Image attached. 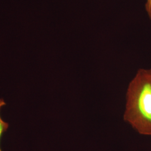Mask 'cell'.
I'll use <instances>...</instances> for the list:
<instances>
[{
    "label": "cell",
    "instance_id": "2",
    "mask_svg": "<svg viewBox=\"0 0 151 151\" xmlns=\"http://www.w3.org/2000/svg\"><path fill=\"white\" fill-rule=\"evenodd\" d=\"M6 105V103L5 101L2 99H0V110L1 108ZM9 124L5 122H4L0 116V140L2 134L5 132L9 128ZM0 151H2L1 147H0Z\"/></svg>",
    "mask_w": 151,
    "mask_h": 151
},
{
    "label": "cell",
    "instance_id": "1",
    "mask_svg": "<svg viewBox=\"0 0 151 151\" xmlns=\"http://www.w3.org/2000/svg\"><path fill=\"white\" fill-rule=\"evenodd\" d=\"M124 119L139 134L151 135V68L139 70L130 82Z\"/></svg>",
    "mask_w": 151,
    "mask_h": 151
},
{
    "label": "cell",
    "instance_id": "3",
    "mask_svg": "<svg viewBox=\"0 0 151 151\" xmlns=\"http://www.w3.org/2000/svg\"><path fill=\"white\" fill-rule=\"evenodd\" d=\"M146 10L149 16V17L151 19V0H147L145 5Z\"/></svg>",
    "mask_w": 151,
    "mask_h": 151
}]
</instances>
